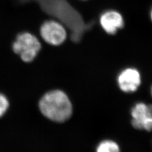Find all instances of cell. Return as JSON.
<instances>
[{"label": "cell", "mask_w": 152, "mask_h": 152, "mask_svg": "<svg viewBox=\"0 0 152 152\" xmlns=\"http://www.w3.org/2000/svg\"><path fill=\"white\" fill-rule=\"evenodd\" d=\"M38 110L47 120L63 124L71 118L73 105L67 94L60 89L45 92L38 100Z\"/></svg>", "instance_id": "1"}, {"label": "cell", "mask_w": 152, "mask_h": 152, "mask_svg": "<svg viewBox=\"0 0 152 152\" xmlns=\"http://www.w3.org/2000/svg\"><path fill=\"white\" fill-rule=\"evenodd\" d=\"M39 34L46 44L54 47L59 46L64 43L67 37V32L64 25L53 20L43 23L39 28Z\"/></svg>", "instance_id": "3"}, {"label": "cell", "mask_w": 152, "mask_h": 152, "mask_svg": "<svg viewBox=\"0 0 152 152\" xmlns=\"http://www.w3.org/2000/svg\"><path fill=\"white\" fill-rule=\"evenodd\" d=\"M132 126L137 130L152 131V105L137 103L131 110Z\"/></svg>", "instance_id": "4"}, {"label": "cell", "mask_w": 152, "mask_h": 152, "mask_svg": "<svg viewBox=\"0 0 152 152\" xmlns=\"http://www.w3.org/2000/svg\"><path fill=\"white\" fill-rule=\"evenodd\" d=\"M117 82L120 89L124 92H135L141 84V76L136 69L127 68L120 73Z\"/></svg>", "instance_id": "5"}, {"label": "cell", "mask_w": 152, "mask_h": 152, "mask_svg": "<svg viewBox=\"0 0 152 152\" xmlns=\"http://www.w3.org/2000/svg\"><path fill=\"white\" fill-rule=\"evenodd\" d=\"M151 20H152V10H151Z\"/></svg>", "instance_id": "9"}, {"label": "cell", "mask_w": 152, "mask_h": 152, "mask_svg": "<svg viewBox=\"0 0 152 152\" xmlns=\"http://www.w3.org/2000/svg\"><path fill=\"white\" fill-rule=\"evenodd\" d=\"M41 49L42 44L38 38L28 32L19 33L11 46L12 51L26 63L34 60Z\"/></svg>", "instance_id": "2"}, {"label": "cell", "mask_w": 152, "mask_h": 152, "mask_svg": "<svg viewBox=\"0 0 152 152\" xmlns=\"http://www.w3.org/2000/svg\"><path fill=\"white\" fill-rule=\"evenodd\" d=\"M96 151L98 152H117L120 151L118 145L112 140L102 141L97 147Z\"/></svg>", "instance_id": "7"}, {"label": "cell", "mask_w": 152, "mask_h": 152, "mask_svg": "<svg viewBox=\"0 0 152 152\" xmlns=\"http://www.w3.org/2000/svg\"><path fill=\"white\" fill-rule=\"evenodd\" d=\"M100 23L104 31L109 34H114L124 27V20L118 11H105L100 17Z\"/></svg>", "instance_id": "6"}, {"label": "cell", "mask_w": 152, "mask_h": 152, "mask_svg": "<svg viewBox=\"0 0 152 152\" xmlns=\"http://www.w3.org/2000/svg\"><path fill=\"white\" fill-rule=\"evenodd\" d=\"M10 102L5 94L0 92V118L7 113L10 108Z\"/></svg>", "instance_id": "8"}, {"label": "cell", "mask_w": 152, "mask_h": 152, "mask_svg": "<svg viewBox=\"0 0 152 152\" xmlns=\"http://www.w3.org/2000/svg\"><path fill=\"white\" fill-rule=\"evenodd\" d=\"M151 95H152V87H151Z\"/></svg>", "instance_id": "10"}]
</instances>
